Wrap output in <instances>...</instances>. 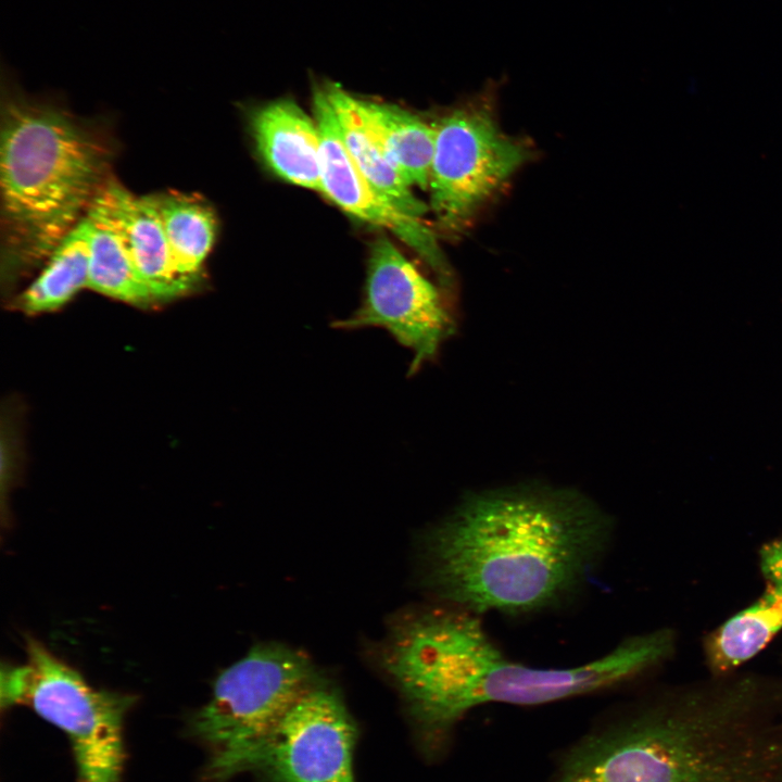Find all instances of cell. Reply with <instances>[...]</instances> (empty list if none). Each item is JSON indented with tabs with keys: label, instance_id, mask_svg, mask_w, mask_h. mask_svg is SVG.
Returning a JSON list of instances; mask_svg holds the SVG:
<instances>
[{
	"label": "cell",
	"instance_id": "cell-1",
	"mask_svg": "<svg viewBox=\"0 0 782 782\" xmlns=\"http://www.w3.org/2000/svg\"><path fill=\"white\" fill-rule=\"evenodd\" d=\"M550 782H782V678L672 686L579 740Z\"/></svg>",
	"mask_w": 782,
	"mask_h": 782
},
{
	"label": "cell",
	"instance_id": "cell-2",
	"mask_svg": "<svg viewBox=\"0 0 782 782\" xmlns=\"http://www.w3.org/2000/svg\"><path fill=\"white\" fill-rule=\"evenodd\" d=\"M611 524L583 495L522 487L468 496L428 539L429 579L455 607L525 614L563 603L605 552Z\"/></svg>",
	"mask_w": 782,
	"mask_h": 782
},
{
	"label": "cell",
	"instance_id": "cell-3",
	"mask_svg": "<svg viewBox=\"0 0 782 782\" xmlns=\"http://www.w3.org/2000/svg\"><path fill=\"white\" fill-rule=\"evenodd\" d=\"M3 270L47 261L85 217L110 176L101 138L67 112L11 97L0 137Z\"/></svg>",
	"mask_w": 782,
	"mask_h": 782
},
{
	"label": "cell",
	"instance_id": "cell-4",
	"mask_svg": "<svg viewBox=\"0 0 782 782\" xmlns=\"http://www.w3.org/2000/svg\"><path fill=\"white\" fill-rule=\"evenodd\" d=\"M320 682L311 660L280 643H261L223 670L211 698L188 720L206 752L202 778L224 782L248 762L298 699Z\"/></svg>",
	"mask_w": 782,
	"mask_h": 782
},
{
	"label": "cell",
	"instance_id": "cell-5",
	"mask_svg": "<svg viewBox=\"0 0 782 782\" xmlns=\"http://www.w3.org/2000/svg\"><path fill=\"white\" fill-rule=\"evenodd\" d=\"M660 661L659 644L643 633L578 667L527 666L506 658L477 615L470 613L444 705V721L453 730L470 709L482 704L540 705L618 686L657 669Z\"/></svg>",
	"mask_w": 782,
	"mask_h": 782
},
{
	"label": "cell",
	"instance_id": "cell-6",
	"mask_svg": "<svg viewBox=\"0 0 782 782\" xmlns=\"http://www.w3.org/2000/svg\"><path fill=\"white\" fill-rule=\"evenodd\" d=\"M26 658L1 668L2 709L27 706L59 728L70 742L77 782H121L124 724L137 696L94 689L31 636Z\"/></svg>",
	"mask_w": 782,
	"mask_h": 782
},
{
	"label": "cell",
	"instance_id": "cell-7",
	"mask_svg": "<svg viewBox=\"0 0 782 782\" xmlns=\"http://www.w3.org/2000/svg\"><path fill=\"white\" fill-rule=\"evenodd\" d=\"M434 126L430 202L444 226L457 228L530 153L499 128L487 104L454 110Z\"/></svg>",
	"mask_w": 782,
	"mask_h": 782
},
{
	"label": "cell",
	"instance_id": "cell-8",
	"mask_svg": "<svg viewBox=\"0 0 782 782\" xmlns=\"http://www.w3.org/2000/svg\"><path fill=\"white\" fill-rule=\"evenodd\" d=\"M357 728L339 693L318 682L251 756L245 772L267 782H356Z\"/></svg>",
	"mask_w": 782,
	"mask_h": 782
},
{
	"label": "cell",
	"instance_id": "cell-9",
	"mask_svg": "<svg viewBox=\"0 0 782 782\" xmlns=\"http://www.w3.org/2000/svg\"><path fill=\"white\" fill-rule=\"evenodd\" d=\"M333 327H381L409 349V374L432 360L454 330L439 289L384 236L373 244L362 306Z\"/></svg>",
	"mask_w": 782,
	"mask_h": 782
},
{
	"label": "cell",
	"instance_id": "cell-10",
	"mask_svg": "<svg viewBox=\"0 0 782 782\" xmlns=\"http://www.w3.org/2000/svg\"><path fill=\"white\" fill-rule=\"evenodd\" d=\"M313 109L321 140V192L350 215L387 228L449 282L450 270L431 229L381 194L352 160L323 85L314 87Z\"/></svg>",
	"mask_w": 782,
	"mask_h": 782
},
{
	"label": "cell",
	"instance_id": "cell-11",
	"mask_svg": "<svg viewBox=\"0 0 782 782\" xmlns=\"http://www.w3.org/2000/svg\"><path fill=\"white\" fill-rule=\"evenodd\" d=\"M758 565L762 592L703 638L704 664L711 676L740 671L782 631V535L761 545Z\"/></svg>",
	"mask_w": 782,
	"mask_h": 782
},
{
	"label": "cell",
	"instance_id": "cell-12",
	"mask_svg": "<svg viewBox=\"0 0 782 782\" xmlns=\"http://www.w3.org/2000/svg\"><path fill=\"white\" fill-rule=\"evenodd\" d=\"M92 206L106 218L137 270L152 286L171 300L195 286L176 270L152 194L136 195L110 177Z\"/></svg>",
	"mask_w": 782,
	"mask_h": 782
},
{
	"label": "cell",
	"instance_id": "cell-13",
	"mask_svg": "<svg viewBox=\"0 0 782 782\" xmlns=\"http://www.w3.org/2000/svg\"><path fill=\"white\" fill-rule=\"evenodd\" d=\"M251 130L262 160L274 174L321 192V140L315 117L294 100L281 98L254 111Z\"/></svg>",
	"mask_w": 782,
	"mask_h": 782
},
{
	"label": "cell",
	"instance_id": "cell-14",
	"mask_svg": "<svg viewBox=\"0 0 782 782\" xmlns=\"http://www.w3.org/2000/svg\"><path fill=\"white\" fill-rule=\"evenodd\" d=\"M335 111L342 140L366 179L403 212L421 218L427 205L412 190L384 148L367 125L357 97L332 81L323 84Z\"/></svg>",
	"mask_w": 782,
	"mask_h": 782
},
{
	"label": "cell",
	"instance_id": "cell-15",
	"mask_svg": "<svg viewBox=\"0 0 782 782\" xmlns=\"http://www.w3.org/2000/svg\"><path fill=\"white\" fill-rule=\"evenodd\" d=\"M360 110L389 157L411 186L428 189L436 126L391 103L357 98Z\"/></svg>",
	"mask_w": 782,
	"mask_h": 782
},
{
	"label": "cell",
	"instance_id": "cell-16",
	"mask_svg": "<svg viewBox=\"0 0 782 782\" xmlns=\"http://www.w3.org/2000/svg\"><path fill=\"white\" fill-rule=\"evenodd\" d=\"M88 215L91 219L88 288L139 307L171 301L140 275L106 218L92 205Z\"/></svg>",
	"mask_w": 782,
	"mask_h": 782
},
{
	"label": "cell",
	"instance_id": "cell-17",
	"mask_svg": "<svg viewBox=\"0 0 782 782\" xmlns=\"http://www.w3.org/2000/svg\"><path fill=\"white\" fill-rule=\"evenodd\" d=\"M91 219L87 214L61 240L42 270L21 293L17 304L27 314L53 312L80 289L88 288Z\"/></svg>",
	"mask_w": 782,
	"mask_h": 782
},
{
	"label": "cell",
	"instance_id": "cell-18",
	"mask_svg": "<svg viewBox=\"0 0 782 782\" xmlns=\"http://www.w3.org/2000/svg\"><path fill=\"white\" fill-rule=\"evenodd\" d=\"M174 265L181 278L195 283L213 245L216 223L211 207L193 194H152Z\"/></svg>",
	"mask_w": 782,
	"mask_h": 782
}]
</instances>
